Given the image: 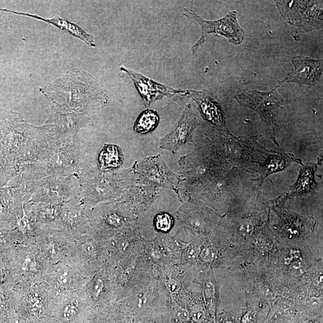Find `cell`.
Returning <instances> with one entry per match:
<instances>
[{
	"instance_id": "9c48e42d",
	"label": "cell",
	"mask_w": 323,
	"mask_h": 323,
	"mask_svg": "<svg viewBox=\"0 0 323 323\" xmlns=\"http://www.w3.org/2000/svg\"><path fill=\"white\" fill-rule=\"evenodd\" d=\"M139 173L143 182L178 192L177 186L181 179L168 168L160 155L147 158L143 161L139 166Z\"/></svg>"
},
{
	"instance_id": "4dcf8cb0",
	"label": "cell",
	"mask_w": 323,
	"mask_h": 323,
	"mask_svg": "<svg viewBox=\"0 0 323 323\" xmlns=\"http://www.w3.org/2000/svg\"><path fill=\"white\" fill-rule=\"evenodd\" d=\"M290 273L293 276L298 277L304 273V269L301 262H294L290 266Z\"/></svg>"
},
{
	"instance_id": "9a60e30c",
	"label": "cell",
	"mask_w": 323,
	"mask_h": 323,
	"mask_svg": "<svg viewBox=\"0 0 323 323\" xmlns=\"http://www.w3.org/2000/svg\"><path fill=\"white\" fill-rule=\"evenodd\" d=\"M294 162L301 163V160H298L292 154L277 152L272 153L267 156L263 165H261L259 169L261 177L256 181L260 182L259 185L261 186L264 179L270 174L283 170Z\"/></svg>"
},
{
	"instance_id": "4fadbf2b",
	"label": "cell",
	"mask_w": 323,
	"mask_h": 323,
	"mask_svg": "<svg viewBox=\"0 0 323 323\" xmlns=\"http://www.w3.org/2000/svg\"><path fill=\"white\" fill-rule=\"evenodd\" d=\"M2 11L8 12L10 13H15V14L26 16V17L34 18V19L44 21V22L49 23L52 25L56 26V27L60 29L61 30H63L67 32L70 35L76 37L80 39L81 40L85 43L87 46L92 47H96V44L94 40L93 36L91 35L87 32L83 30L81 26L76 24L67 20L62 19V18L57 15L56 17L52 19H44L43 17H39L38 15L31 14L28 13H22L20 12L12 11L9 9H0Z\"/></svg>"
},
{
	"instance_id": "484cf974",
	"label": "cell",
	"mask_w": 323,
	"mask_h": 323,
	"mask_svg": "<svg viewBox=\"0 0 323 323\" xmlns=\"http://www.w3.org/2000/svg\"><path fill=\"white\" fill-rule=\"evenodd\" d=\"M78 301H73L65 306L63 311V317L66 320H70L76 316L79 309Z\"/></svg>"
},
{
	"instance_id": "1f68e13d",
	"label": "cell",
	"mask_w": 323,
	"mask_h": 323,
	"mask_svg": "<svg viewBox=\"0 0 323 323\" xmlns=\"http://www.w3.org/2000/svg\"><path fill=\"white\" fill-rule=\"evenodd\" d=\"M253 232V225L248 222H245L241 225L239 228V232L243 237H250Z\"/></svg>"
},
{
	"instance_id": "ac0fdd59",
	"label": "cell",
	"mask_w": 323,
	"mask_h": 323,
	"mask_svg": "<svg viewBox=\"0 0 323 323\" xmlns=\"http://www.w3.org/2000/svg\"><path fill=\"white\" fill-rule=\"evenodd\" d=\"M62 203L41 202L36 205V211L40 221L46 222L55 221L61 216L62 210Z\"/></svg>"
},
{
	"instance_id": "4316f807",
	"label": "cell",
	"mask_w": 323,
	"mask_h": 323,
	"mask_svg": "<svg viewBox=\"0 0 323 323\" xmlns=\"http://www.w3.org/2000/svg\"><path fill=\"white\" fill-rule=\"evenodd\" d=\"M81 247L84 255L88 258H96L99 255V250H98L97 245L92 241H88V242H84Z\"/></svg>"
},
{
	"instance_id": "7402d4cb",
	"label": "cell",
	"mask_w": 323,
	"mask_h": 323,
	"mask_svg": "<svg viewBox=\"0 0 323 323\" xmlns=\"http://www.w3.org/2000/svg\"><path fill=\"white\" fill-rule=\"evenodd\" d=\"M190 319L197 323H201L204 321L205 318L204 309L200 304H197L192 307L189 311Z\"/></svg>"
},
{
	"instance_id": "30bf717a",
	"label": "cell",
	"mask_w": 323,
	"mask_h": 323,
	"mask_svg": "<svg viewBox=\"0 0 323 323\" xmlns=\"http://www.w3.org/2000/svg\"><path fill=\"white\" fill-rule=\"evenodd\" d=\"M197 126V116L192 105L188 104L173 131L161 140L160 147L175 154L182 145L188 142H193V132Z\"/></svg>"
},
{
	"instance_id": "7c38bea8",
	"label": "cell",
	"mask_w": 323,
	"mask_h": 323,
	"mask_svg": "<svg viewBox=\"0 0 323 323\" xmlns=\"http://www.w3.org/2000/svg\"><path fill=\"white\" fill-rule=\"evenodd\" d=\"M292 63L295 70L287 78L280 81L279 86L290 82L315 85L319 81L323 72L322 60L299 56L293 58Z\"/></svg>"
},
{
	"instance_id": "7a4b0ae2",
	"label": "cell",
	"mask_w": 323,
	"mask_h": 323,
	"mask_svg": "<svg viewBox=\"0 0 323 323\" xmlns=\"http://www.w3.org/2000/svg\"><path fill=\"white\" fill-rule=\"evenodd\" d=\"M89 120L88 115L56 104L44 125L40 127L50 149L76 139L77 132Z\"/></svg>"
},
{
	"instance_id": "cb8c5ba5",
	"label": "cell",
	"mask_w": 323,
	"mask_h": 323,
	"mask_svg": "<svg viewBox=\"0 0 323 323\" xmlns=\"http://www.w3.org/2000/svg\"><path fill=\"white\" fill-rule=\"evenodd\" d=\"M105 222L106 224L113 228L118 229L124 224L123 218L116 213H109L105 216Z\"/></svg>"
},
{
	"instance_id": "603a6c76",
	"label": "cell",
	"mask_w": 323,
	"mask_h": 323,
	"mask_svg": "<svg viewBox=\"0 0 323 323\" xmlns=\"http://www.w3.org/2000/svg\"><path fill=\"white\" fill-rule=\"evenodd\" d=\"M28 303L32 311L39 313L41 311L43 303L38 294L31 293L28 296Z\"/></svg>"
},
{
	"instance_id": "52a82bcc",
	"label": "cell",
	"mask_w": 323,
	"mask_h": 323,
	"mask_svg": "<svg viewBox=\"0 0 323 323\" xmlns=\"http://www.w3.org/2000/svg\"><path fill=\"white\" fill-rule=\"evenodd\" d=\"M120 69L121 71L127 74L133 82L141 97L143 104L146 108H149L155 101L162 99L165 97L177 102L181 101L187 97L188 91L174 89L166 86L123 66Z\"/></svg>"
},
{
	"instance_id": "836d02e7",
	"label": "cell",
	"mask_w": 323,
	"mask_h": 323,
	"mask_svg": "<svg viewBox=\"0 0 323 323\" xmlns=\"http://www.w3.org/2000/svg\"><path fill=\"white\" fill-rule=\"evenodd\" d=\"M143 323H169V321L168 317L167 318H166V319H164L161 320H158V321H150Z\"/></svg>"
},
{
	"instance_id": "2e32d148",
	"label": "cell",
	"mask_w": 323,
	"mask_h": 323,
	"mask_svg": "<svg viewBox=\"0 0 323 323\" xmlns=\"http://www.w3.org/2000/svg\"><path fill=\"white\" fill-rule=\"evenodd\" d=\"M123 154L118 145H105L99 156L100 168L102 170L118 168L123 163Z\"/></svg>"
},
{
	"instance_id": "5b68a950",
	"label": "cell",
	"mask_w": 323,
	"mask_h": 323,
	"mask_svg": "<svg viewBox=\"0 0 323 323\" xmlns=\"http://www.w3.org/2000/svg\"><path fill=\"white\" fill-rule=\"evenodd\" d=\"M183 15L190 20L197 22L202 29V36L192 48V52L195 53L204 43L205 38L210 34H216L225 37L230 43L240 44L244 39V31L241 28L237 21L236 11L230 12L226 17L217 20H206L195 13L193 10L184 8Z\"/></svg>"
},
{
	"instance_id": "83f0119b",
	"label": "cell",
	"mask_w": 323,
	"mask_h": 323,
	"mask_svg": "<svg viewBox=\"0 0 323 323\" xmlns=\"http://www.w3.org/2000/svg\"><path fill=\"white\" fill-rule=\"evenodd\" d=\"M4 255L0 256V287L4 285L9 275L7 261Z\"/></svg>"
},
{
	"instance_id": "d6a6232c",
	"label": "cell",
	"mask_w": 323,
	"mask_h": 323,
	"mask_svg": "<svg viewBox=\"0 0 323 323\" xmlns=\"http://www.w3.org/2000/svg\"><path fill=\"white\" fill-rule=\"evenodd\" d=\"M204 290L206 297L208 298L214 297V294H215V288H214L213 283L210 282H206Z\"/></svg>"
},
{
	"instance_id": "3957f363",
	"label": "cell",
	"mask_w": 323,
	"mask_h": 323,
	"mask_svg": "<svg viewBox=\"0 0 323 323\" xmlns=\"http://www.w3.org/2000/svg\"><path fill=\"white\" fill-rule=\"evenodd\" d=\"M279 86L269 92H260L255 90H242L235 98L243 107L251 108L258 112L267 126L270 138L277 143L275 128L279 111L283 102L282 97L277 92Z\"/></svg>"
},
{
	"instance_id": "277c9868",
	"label": "cell",
	"mask_w": 323,
	"mask_h": 323,
	"mask_svg": "<svg viewBox=\"0 0 323 323\" xmlns=\"http://www.w3.org/2000/svg\"><path fill=\"white\" fill-rule=\"evenodd\" d=\"M82 145L76 139L57 145L40 162L48 176H76L81 170Z\"/></svg>"
},
{
	"instance_id": "44dd1931",
	"label": "cell",
	"mask_w": 323,
	"mask_h": 323,
	"mask_svg": "<svg viewBox=\"0 0 323 323\" xmlns=\"http://www.w3.org/2000/svg\"><path fill=\"white\" fill-rule=\"evenodd\" d=\"M218 256V251L213 246L204 247L200 251V258L206 263H213Z\"/></svg>"
},
{
	"instance_id": "d4e9b609",
	"label": "cell",
	"mask_w": 323,
	"mask_h": 323,
	"mask_svg": "<svg viewBox=\"0 0 323 323\" xmlns=\"http://www.w3.org/2000/svg\"><path fill=\"white\" fill-rule=\"evenodd\" d=\"M36 266V258L33 254H28L24 257L22 261V264H21V269H22L23 272H32L35 269Z\"/></svg>"
},
{
	"instance_id": "f546056e",
	"label": "cell",
	"mask_w": 323,
	"mask_h": 323,
	"mask_svg": "<svg viewBox=\"0 0 323 323\" xmlns=\"http://www.w3.org/2000/svg\"><path fill=\"white\" fill-rule=\"evenodd\" d=\"M58 283L61 287L66 288L70 287L72 283V276L68 271L63 272L58 277Z\"/></svg>"
},
{
	"instance_id": "f1b7e54d",
	"label": "cell",
	"mask_w": 323,
	"mask_h": 323,
	"mask_svg": "<svg viewBox=\"0 0 323 323\" xmlns=\"http://www.w3.org/2000/svg\"><path fill=\"white\" fill-rule=\"evenodd\" d=\"M9 294L5 286L2 285L0 287V317L3 315L7 308Z\"/></svg>"
},
{
	"instance_id": "d6986e66",
	"label": "cell",
	"mask_w": 323,
	"mask_h": 323,
	"mask_svg": "<svg viewBox=\"0 0 323 323\" xmlns=\"http://www.w3.org/2000/svg\"><path fill=\"white\" fill-rule=\"evenodd\" d=\"M174 219L170 214L162 212L156 214L153 219V226L158 233L167 234L173 228Z\"/></svg>"
},
{
	"instance_id": "ba28073f",
	"label": "cell",
	"mask_w": 323,
	"mask_h": 323,
	"mask_svg": "<svg viewBox=\"0 0 323 323\" xmlns=\"http://www.w3.org/2000/svg\"><path fill=\"white\" fill-rule=\"evenodd\" d=\"M76 176H50L40 180L31 200L34 202L60 204L70 198L74 192Z\"/></svg>"
},
{
	"instance_id": "6da1fadb",
	"label": "cell",
	"mask_w": 323,
	"mask_h": 323,
	"mask_svg": "<svg viewBox=\"0 0 323 323\" xmlns=\"http://www.w3.org/2000/svg\"><path fill=\"white\" fill-rule=\"evenodd\" d=\"M170 301V296L162 282L160 269L153 266L123 300L137 323L166 319Z\"/></svg>"
},
{
	"instance_id": "8992f818",
	"label": "cell",
	"mask_w": 323,
	"mask_h": 323,
	"mask_svg": "<svg viewBox=\"0 0 323 323\" xmlns=\"http://www.w3.org/2000/svg\"><path fill=\"white\" fill-rule=\"evenodd\" d=\"M116 283L119 301H123L130 291L149 273L153 266L141 250L132 254L117 264Z\"/></svg>"
},
{
	"instance_id": "5bb4252c",
	"label": "cell",
	"mask_w": 323,
	"mask_h": 323,
	"mask_svg": "<svg viewBox=\"0 0 323 323\" xmlns=\"http://www.w3.org/2000/svg\"><path fill=\"white\" fill-rule=\"evenodd\" d=\"M317 165L314 163L304 164L301 166L297 182L286 193L284 200L311 192L316 186L315 181Z\"/></svg>"
},
{
	"instance_id": "ffe728a7",
	"label": "cell",
	"mask_w": 323,
	"mask_h": 323,
	"mask_svg": "<svg viewBox=\"0 0 323 323\" xmlns=\"http://www.w3.org/2000/svg\"><path fill=\"white\" fill-rule=\"evenodd\" d=\"M105 283L101 275L94 278L90 287V294L94 301H99L102 297L104 292Z\"/></svg>"
},
{
	"instance_id": "e0dca14e",
	"label": "cell",
	"mask_w": 323,
	"mask_h": 323,
	"mask_svg": "<svg viewBox=\"0 0 323 323\" xmlns=\"http://www.w3.org/2000/svg\"><path fill=\"white\" fill-rule=\"evenodd\" d=\"M160 118L154 110L147 109L143 111L137 118L134 125V130L139 134H147L157 128Z\"/></svg>"
},
{
	"instance_id": "8fae6325",
	"label": "cell",
	"mask_w": 323,
	"mask_h": 323,
	"mask_svg": "<svg viewBox=\"0 0 323 323\" xmlns=\"http://www.w3.org/2000/svg\"><path fill=\"white\" fill-rule=\"evenodd\" d=\"M188 97L197 103L202 118L219 130L230 134L226 125V116L218 97L207 90L202 91H188Z\"/></svg>"
}]
</instances>
